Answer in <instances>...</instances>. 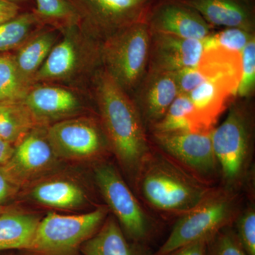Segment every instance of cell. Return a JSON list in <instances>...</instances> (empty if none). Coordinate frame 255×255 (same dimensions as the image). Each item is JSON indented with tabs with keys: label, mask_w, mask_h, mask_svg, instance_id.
Returning <instances> with one entry per match:
<instances>
[{
	"label": "cell",
	"mask_w": 255,
	"mask_h": 255,
	"mask_svg": "<svg viewBox=\"0 0 255 255\" xmlns=\"http://www.w3.org/2000/svg\"><path fill=\"white\" fill-rule=\"evenodd\" d=\"M109 210L108 206H100L74 216L48 213L40 221L28 251L37 255H78L82 244L105 222Z\"/></svg>",
	"instance_id": "52a82bcc"
},
{
	"label": "cell",
	"mask_w": 255,
	"mask_h": 255,
	"mask_svg": "<svg viewBox=\"0 0 255 255\" xmlns=\"http://www.w3.org/2000/svg\"><path fill=\"white\" fill-rule=\"evenodd\" d=\"M3 212H4V209L0 206V214H2Z\"/></svg>",
	"instance_id": "74e56055"
},
{
	"label": "cell",
	"mask_w": 255,
	"mask_h": 255,
	"mask_svg": "<svg viewBox=\"0 0 255 255\" xmlns=\"http://www.w3.org/2000/svg\"><path fill=\"white\" fill-rule=\"evenodd\" d=\"M255 87V38H253L241 53V78L236 95L248 97Z\"/></svg>",
	"instance_id": "f1b7e54d"
},
{
	"label": "cell",
	"mask_w": 255,
	"mask_h": 255,
	"mask_svg": "<svg viewBox=\"0 0 255 255\" xmlns=\"http://www.w3.org/2000/svg\"><path fill=\"white\" fill-rule=\"evenodd\" d=\"M205 51L204 40L187 39L150 31L148 71L174 73L196 68Z\"/></svg>",
	"instance_id": "4fadbf2b"
},
{
	"label": "cell",
	"mask_w": 255,
	"mask_h": 255,
	"mask_svg": "<svg viewBox=\"0 0 255 255\" xmlns=\"http://www.w3.org/2000/svg\"><path fill=\"white\" fill-rule=\"evenodd\" d=\"M182 3L196 10L211 26L239 28L254 33L253 16L236 0H183Z\"/></svg>",
	"instance_id": "ac0fdd59"
},
{
	"label": "cell",
	"mask_w": 255,
	"mask_h": 255,
	"mask_svg": "<svg viewBox=\"0 0 255 255\" xmlns=\"http://www.w3.org/2000/svg\"><path fill=\"white\" fill-rule=\"evenodd\" d=\"M41 220L26 213L3 212L0 214V251H28Z\"/></svg>",
	"instance_id": "ffe728a7"
},
{
	"label": "cell",
	"mask_w": 255,
	"mask_h": 255,
	"mask_svg": "<svg viewBox=\"0 0 255 255\" xmlns=\"http://www.w3.org/2000/svg\"><path fill=\"white\" fill-rule=\"evenodd\" d=\"M179 95H188L206 80L199 67L185 68L174 73Z\"/></svg>",
	"instance_id": "1f68e13d"
},
{
	"label": "cell",
	"mask_w": 255,
	"mask_h": 255,
	"mask_svg": "<svg viewBox=\"0 0 255 255\" xmlns=\"http://www.w3.org/2000/svg\"><path fill=\"white\" fill-rule=\"evenodd\" d=\"M37 7L33 12L43 26H51L63 31L78 25L76 11L67 0H36Z\"/></svg>",
	"instance_id": "484cf974"
},
{
	"label": "cell",
	"mask_w": 255,
	"mask_h": 255,
	"mask_svg": "<svg viewBox=\"0 0 255 255\" xmlns=\"http://www.w3.org/2000/svg\"><path fill=\"white\" fill-rule=\"evenodd\" d=\"M40 126L24 100L0 101V137L16 145Z\"/></svg>",
	"instance_id": "7402d4cb"
},
{
	"label": "cell",
	"mask_w": 255,
	"mask_h": 255,
	"mask_svg": "<svg viewBox=\"0 0 255 255\" xmlns=\"http://www.w3.org/2000/svg\"><path fill=\"white\" fill-rule=\"evenodd\" d=\"M40 23L33 12L18 14L16 18L0 24V53L16 50L38 31Z\"/></svg>",
	"instance_id": "d4e9b609"
},
{
	"label": "cell",
	"mask_w": 255,
	"mask_h": 255,
	"mask_svg": "<svg viewBox=\"0 0 255 255\" xmlns=\"http://www.w3.org/2000/svg\"><path fill=\"white\" fill-rule=\"evenodd\" d=\"M206 80L187 95L206 127L214 129L231 97L236 95L240 77L215 71L206 72Z\"/></svg>",
	"instance_id": "e0dca14e"
},
{
	"label": "cell",
	"mask_w": 255,
	"mask_h": 255,
	"mask_svg": "<svg viewBox=\"0 0 255 255\" xmlns=\"http://www.w3.org/2000/svg\"><path fill=\"white\" fill-rule=\"evenodd\" d=\"M189 97L179 95L160 121L151 128L152 132H209Z\"/></svg>",
	"instance_id": "44dd1931"
},
{
	"label": "cell",
	"mask_w": 255,
	"mask_h": 255,
	"mask_svg": "<svg viewBox=\"0 0 255 255\" xmlns=\"http://www.w3.org/2000/svg\"><path fill=\"white\" fill-rule=\"evenodd\" d=\"M146 202L167 214H184L202 201L212 189L168 155L150 152L136 177Z\"/></svg>",
	"instance_id": "7a4b0ae2"
},
{
	"label": "cell",
	"mask_w": 255,
	"mask_h": 255,
	"mask_svg": "<svg viewBox=\"0 0 255 255\" xmlns=\"http://www.w3.org/2000/svg\"><path fill=\"white\" fill-rule=\"evenodd\" d=\"M76 11L78 26L102 42L134 23L146 21L150 0H67Z\"/></svg>",
	"instance_id": "ba28073f"
},
{
	"label": "cell",
	"mask_w": 255,
	"mask_h": 255,
	"mask_svg": "<svg viewBox=\"0 0 255 255\" xmlns=\"http://www.w3.org/2000/svg\"><path fill=\"white\" fill-rule=\"evenodd\" d=\"M80 251L84 255H134L113 216L105 220L99 231L82 244Z\"/></svg>",
	"instance_id": "603a6c76"
},
{
	"label": "cell",
	"mask_w": 255,
	"mask_h": 255,
	"mask_svg": "<svg viewBox=\"0 0 255 255\" xmlns=\"http://www.w3.org/2000/svg\"><path fill=\"white\" fill-rule=\"evenodd\" d=\"M255 38L254 33L239 28H226L217 33H211L204 39L205 50L221 48L241 53L245 47Z\"/></svg>",
	"instance_id": "83f0119b"
},
{
	"label": "cell",
	"mask_w": 255,
	"mask_h": 255,
	"mask_svg": "<svg viewBox=\"0 0 255 255\" xmlns=\"http://www.w3.org/2000/svg\"><path fill=\"white\" fill-rule=\"evenodd\" d=\"M60 32L63 38L55 43L35 75L34 85L47 82H74L85 77L94 76L102 68V42L84 33L78 25Z\"/></svg>",
	"instance_id": "5b68a950"
},
{
	"label": "cell",
	"mask_w": 255,
	"mask_h": 255,
	"mask_svg": "<svg viewBox=\"0 0 255 255\" xmlns=\"http://www.w3.org/2000/svg\"><path fill=\"white\" fill-rule=\"evenodd\" d=\"M7 1H12V2L16 3V4H17L18 1H23V0H7Z\"/></svg>",
	"instance_id": "8d00e7d4"
},
{
	"label": "cell",
	"mask_w": 255,
	"mask_h": 255,
	"mask_svg": "<svg viewBox=\"0 0 255 255\" xmlns=\"http://www.w3.org/2000/svg\"><path fill=\"white\" fill-rule=\"evenodd\" d=\"M36 201L56 209H74L83 204L86 199L82 188L70 181L51 180L38 184L32 191Z\"/></svg>",
	"instance_id": "cb8c5ba5"
},
{
	"label": "cell",
	"mask_w": 255,
	"mask_h": 255,
	"mask_svg": "<svg viewBox=\"0 0 255 255\" xmlns=\"http://www.w3.org/2000/svg\"><path fill=\"white\" fill-rule=\"evenodd\" d=\"M150 31L146 21L134 23L101 45L102 68L128 94H133L148 68Z\"/></svg>",
	"instance_id": "277c9868"
},
{
	"label": "cell",
	"mask_w": 255,
	"mask_h": 255,
	"mask_svg": "<svg viewBox=\"0 0 255 255\" xmlns=\"http://www.w3.org/2000/svg\"><path fill=\"white\" fill-rule=\"evenodd\" d=\"M132 95L142 122L152 128L162 119L179 94L174 73L147 70Z\"/></svg>",
	"instance_id": "9a60e30c"
},
{
	"label": "cell",
	"mask_w": 255,
	"mask_h": 255,
	"mask_svg": "<svg viewBox=\"0 0 255 255\" xmlns=\"http://www.w3.org/2000/svg\"><path fill=\"white\" fill-rule=\"evenodd\" d=\"M229 227L223 228L208 241L207 255H247L236 232Z\"/></svg>",
	"instance_id": "f546056e"
},
{
	"label": "cell",
	"mask_w": 255,
	"mask_h": 255,
	"mask_svg": "<svg viewBox=\"0 0 255 255\" xmlns=\"http://www.w3.org/2000/svg\"><path fill=\"white\" fill-rule=\"evenodd\" d=\"M46 134L58 157L87 159L98 157L109 145L102 126L95 119L75 117L48 126Z\"/></svg>",
	"instance_id": "30bf717a"
},
{
	"label": "cell",
	"mask_w": 255,
	"mask_h": 255,
	"mask_svg": "<svg viewBox=\"0 0 255 255\" xmlns=\"http://www.w3.org/2000/svg\"><path fill=\"white\" fill-rule=\"evenodd\" d=\"M208 241L195 242L179 248L169 255H207Z\"/></svg>",
	"instance_id": "836d02e7"
},
{
	"label": "cell",
	"mask_w": 255,
	"mask_h": 255,
	"mask_svg": "<svg viewBox=\"0 0 255 255\" xmlns=\"http://www.w3.org/2000/svg\"><path fill=\"white\" fill-rule=\"evenodd\" d=\"M238 213V198L232 190L212 189L197 205L179 216L169 237L155 255H169L191 243L209 241L230 226Z\"/></svg>",
	"instance_id": "3957f363"
},
{
	"label": "cell",
	"mask_w": 255,
	"mask_h": 255,
	"mask_svg": "<svg viewBox=\"0 0 255 255\" xmlns=\"http://www.w3.org/2000/svg\"><path fill=\"white\" fill-rule=\"evenodd\" d=\"M212 131L152 132V135L167 155L204 180L219 169L213 147Z\"/></svg>",
	"instance_id": "8fae6325"
},
{
	"label": "cell",
	"mask_w": 255,
	"mask_h": 255,
	"mask_svg": "<svg viewBox=\"0 0 255 255\" xmlns=\"http://www.w3.org/2000/svg\"><path fill=\"white\" fill-rule=\"evenodd\" d=\"M31 88L20 76L14 55L0 53V101L23 100Z\"/></svg>",
	"instance_id": "4316f807"
},
{
	"label": "cell",
	"mask_w": 255,
	"mask_h": 255,
	"mask_svg": "<svg viewBox=\"0 0 255 255\" xmlns=\"http://www.w3.org/2000/svg\"><path fill=\"white\" fill-rule=\"evenodd\" d=\"M14 150L12 144L0 137V164H6L9 162Z\"/></svg>",
	"instance_id": "d590c367"
},
{
	"label": "cell",
	"mask_w": 255,
	"mask_h": 255,
	"mask_svg": "<svg viewBox=\"0 0 255 255\" xmlns=\"http://www.w3.org/2000/svg\"><path fill=\"white\" fill-rule=\"evenodd\" d=\"M58 41L55 29L38 30L21 45L14 55L21 79L28 87L34 85L35 75Z\"/></svg>",
	"instance_id": "d6986e66"
},
{
	"label": "cell",
	"mask_w": 255,
	"mask_h": 255,
	"mask_svg": "<svg viewBox=\"0 0 255 255\" xmlns=\"http://www.w3.org/2000/svg\"><path fill=\"white\" fill-rule=\"evenodd\" d=\"M46 126L32 129L15 145L14 152L5 167L21 185L49 169L57 156L46 134Z\"/></svg>",
	"instance_id": "7c38bea8"
},
{
	"label": "cell",
	"mask_w": 255,
	"mask_h": 255,
	"mask_svg": "<svg viewBox=\"0 0 255 255\" xmlns=\"http://www.w3.org/2000/svg\"><path fill=\"white\" fill-rule=\"evenodd\" d=\"M19 186L5 167H0V203L12 194Z\"/></svg>",
	"instance_id": "d6a6232c"
},
{
	"label": "cell",
	"mask_w": 255,
	"mask_h": 255,
	"mask_svg": "<svg viewBox=\"0 0 255 255\" xmlns=\"http://www.w3.org/2000/svg\"><path fill=\"white\" fill-rule=\"evenodd\" d=\"M151 32L187 39L204 40L212 33L209 24L196 10L183 3L159 5L146 18Z\"/></svg>",
	"instance_id": "2e32d148"
},
{
	"label": "cell",
	"mask_w": 255,
	"mask_h": 255,
	"mask_svg": "<svg viewBox=\"0 0 255 255\" xmlns=\"http://www.w3.org/2000/svg\"><path fill=\"white\" fill-rule=\"evenodd\" d=\"M236 221V236L243 250L247 255H255V208L249 206L237 218Z\"/></svg>",
	"instance_id": "4dcf8cb0"
},
{
	"label": "cell",
	"mask_w": 255,
	"mask_h": 255,
	"mask_svg": "<svg viewBox=\"0 0 255 255\" xmlns=\"http://www.w3.org/2000/svg\"><path fill=\"white\" fill-rule=\"evenodd\" d=\"M20 7L16 3L0 0V24L7 22L19 14Z\"/></svg>",
	"instance_id": "e575fe53"
},
{
	"label": "cell",
	"mask_w": 255,
	"mask_h": 255,
	"mask_svg": "<svg viewBox=\"0 0 255 255\" xmlns=\"http://www.w3.org/2000/svg\"><path fill=\"white\" fill-rule=\"evenodd\" d=\"M40 126L77 117L82 110L78 96L65 87L36 84L23 98Z\"/></svg>",
	"instance_id": "5bb4252c"
},
{
	"label": "cell",
	"mask_w": 255,
	"mask_h": 255,
	"mask_svg": "<svg viewBox=\"0 0 255 255\" xmlns=\"http://www.w3.org/2000/svg\"><path fill=\"white\" fill-rule=\"evenodd\" d=\"M93 79L101 126L109 145L124 168L136 179L150 152L145 124L130 96L103 68Z\"/></svg>",
	"instance_id": "6da1fadb"
},
{
	"label": "cell",
	"mask_w": 255,
	"mask_h": 255,
	"mask_svg": "<svg viewBox=\"0 0 255 255\" xmlns=\"http://www.w3.org/2000/svg\"><path fill=\"white\" fill-rule=\"evenodd\" d=\"M95 174L109 209L127 236L134 241L147 240L150 234V219L117 169L104 163L96 167Z\"/></svg>",
	"instance_id": "9c48e42d"
},
{
	"label": "cell",
	"mask_w": 255,
	"mask_h": 255,
	"mask_svg": "<svg viewBox=\"0 0 255 255\" xmlns=\"http://www.w3.org/2000/svg\"><path fill=\"white\" fill-rule=\"evenodd\" d=\"M211 138L226 189L233 191L246 179L253 157V119L246 107L233 106Z\"/></svg>",
	"instance_id": "8992f818"
}]
</instances>
